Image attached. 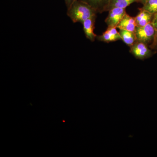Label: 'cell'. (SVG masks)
I'll return each mask as SVG.
<instances>
[{
    "label": "cell",
    "mask_w": 157,
    "mask_h": 157,
    "mask_svg": "<svg viewBox=\"0 0 157 157\" xmlns=\"http://www.w3.org/2000/svg\"><path fill=\"white\" fill-rule=\"evenodd\" d=\"M138 2V0H110L107 11L113 8L125 9L131 4Z\"/></svg>",
    "instance_id": "8fae6325"
},
{
    "label": "cell",
    "mask_w": 157,
    "mask_h": 157,
    "mask_svg": "<svg viewBox=\"0 0 157 157\" xmlns=\"http://www.w3.org/2000/svg\"><path fill=\"white\" fill-rule=\"evenodd\" d=\"M136 27L135 17H132L126 13L121 20L117 28L119 29L135 32Z\"/></svg>",
    "instance_id": "52a82bcc"
},
{
    "label": "cell",
    "mask_w": 157,
    "mask_h": 157,
    "mask_svg": "<svg viewBox=\"0 0 157 157\" xmlns=\"http://www.w3.org/2000/svg\"><path fill=\"white\" fill-rule=\"evenodd\" d=\"M151 23L153 26L154 28L155 34L154 40L153 42H152L151 45H150L149 47L151 49H154L155 46L156 44L157 43V12L153 14Z\"/></svg>",
    "instance_id": "4fadbf2b"
},
{
    "label": "cell",
    "mask_w": 157,
    "mask_h": 157,
    "mask_svg": "<svg viewBox=\"0 0 157 157\" xmlns=\"http://www.w3.org/2000/svg\"><path fill=\"white\" fill-rule=\"evenodd\" d=\"M139 12L135 17L137 27H143L151 22L153 14L142 8L139 9Z\"/></svg>",
    "instance_id": "9c48e42d"
},
{
    "label": "cell",
    "mask_w": 157,
    "mask_h": 157,
    "mask_svg": "<svg viewBox=\"0 0 157 157\" xmlns=\"http://www.w3.org/2000/svg\"><path fill=\"white\" fill-rule=\"evenodd\" d=\"M96 17L97 15H94L86 20L82 23L83 25V29L86 37L91 42H94L97 36V35L94 32Z\"/></svg>",
    "instance_id": "8992f818"
},
{
    "label": "cell",
    "mask_w": 157,
    "mask_h": 157,
    "mask_svg": "<svg viewBox=\"0 0 157 157\" xmlns=\"http://www.w3.org/2000/svg\"><path fill=\"white\" fill-rule=\"evenodd\" d=\"M117 27H107L102 35L97 36L96 39L101 42H115L121 40L119 32H118Z\"/></svg>",
    "instance_id": "5b68a950"
},
{
    "label": "cell",
    "mask_w": 157,
    "mask_h": 157,
    "mask_svg": "<svg viewBox=\"0 0 157 157\" xmlns=\"http://www.w3.org/2000/svg\"><path fill=\"white\" fill-rule=\"evenodd\" d=\"M141 8L153 14L157 13V0H148Z\"/></svg>",
    "instance_id": "7c38bea8"
},
{
    "label": "cell",
    "mask_w": 157,
    "mask_h": 157,
    "mask_svg": "<svg viewBox=\"0 0 157 157\" xmlns=\"http://www.w3.org/2000/svg\"><path fill=\"white\" fill-rule=\"evenodd\" d=\"M119 32L120 35L121 39L125 44L130 47L134 45L137 41L135 32L123 29H119Z\"/></svg>",
    "instance_id": "30bf717a"
},
{
    "label": "cell",
    "mask_w": 157,
    "mask_h": 157,
    "mask_svg": "<svg viewBox=\"0 0 157 157\" xmlns=\"http://www.w3.org/2000/svg\"><path fill=\"white\" fill-rule=\"evenodd\" d=\"M108 16L105 19L107 27H117L121 20L126 14L125 9L113 8L109 10Z\"/></svg>",
    "instance_id": "277c9868"
},
{
    "label": "cell",
    "mask_w": 157,
    "mask_h": 157,
    "mask_svg": "<svg viewBox=\"0 0 157 157\" xmlns=\"http://www.w3.org/2000/svg\"><path fill=\"white\" fill-rule=\"evenodd\" d=\"M147 1H148V0H138V2L142 3L143 5L144 4H145V3L147 2Z\"/></svg>",
    "instance_id": "9a60e30c"
},
{
    "label": "cell",
    "mask_w": 157,
    "mask_h": 157,
    "mask_svg": "<svg viewBox=\"0 0 157 157\" xmlns=\"http://www.w3.org/2000/svg\"><path fill=\"white\" fill-rule=\"evenodd\" d=\"M130 52L136 58L140 60L149 58L154 53L149 45L137 41L130 47Z\"/></svg>",
    "instance_id": "3957f363"
},
{
    "label": "cell",
    "mask_w": 157,
    "mask_h": 157,
    "mask_svg": "<svg viewBox=\"0 0 157 157\" xmlns=\"http://www.w3.org/2000/svg\"><path fill=\"white\" fill-rule=\"evenodd\" d=\"M76 1V0H65V3L67 9L70 8V6H72V4Z\"/></svg>",
    "instance_id": "5bb4252c"
},
{
    "label": "cell",
    "mask_w": 157,
    "mask_h": 157,
    "mask_svg": "<svg viewBox=\"0 0 157 157\" xmlns=\"http://www.w3.org/2000/svg\"><path fill=\"white\" fill-rule=\"evenodd\" d=\"M154 49L157 50V44H156L154 48Z\"/></svg>",
    "instance_id": "2e32d148"
},
{
    "label": "cell",
    "mask_w": 157,
    "mask_h": 157,
    "mask_svg": "<svg viewBox=\"0 0 157 157\" xmlns=\"http://www.w3.org/2000/svg\"><path fill=\"white\" fill-rule=\"evenodd\" d=\"M137 41L150 46L153 42L155 32L151 22L143 27H136L135 32Z\"/></svg>",
    "instance_id": "7a4b0ae2"
},
{
    "label": "cell",
    "mask_w": 157,
    "mask_h": 157,
    "mask_svg": "<svg viewBox=\"0 0 157 157\" xmlns=\"http://www.w3.org/2000/svg\"><path fill=\"white\" fill-rule=\"evenodd\" d=\"M88 4L97 13L107 11L110 0H79Z\"/></svg>",
    "instance_id": "ba28073f"
},
{
    "label": "cell",
    "mask_w": 157,
    "mask_h": 157,
    "mask_svg": "<svg viewBox=\"0 0 157 157\" xmlns=\"http://www.w3.org/2000/svg\"><path fill=\"white\" fill-rule=\"evenodd\" d=\"M97 12L88 4L79 0H76L67 9V14L73 23H82L84 21L94 15Z\"/></svg>",
    "instance_id": "6da1fadb"
}]
</instances>
